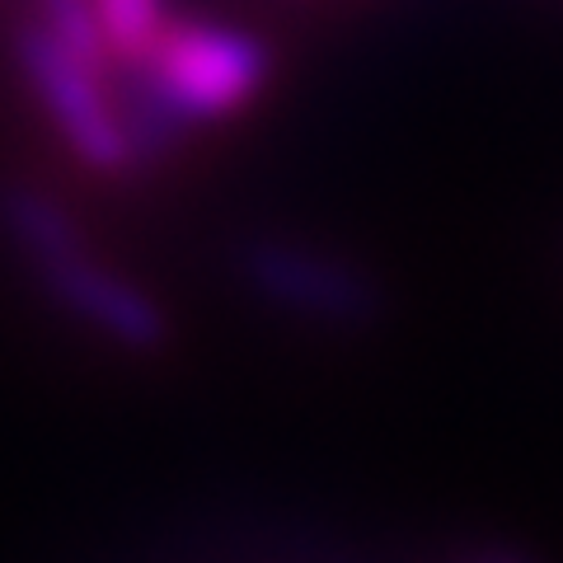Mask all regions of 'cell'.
<instances>
[{
    "label": "cell",
    "mask_w": 563,
    "mask_h": 563,
    "mask_svg": "<svg viewBox=\"0 0 563 563\" xmlns=\"http://www.w3.org/2000/svg\"><path fill=\"white\" fill-rule=\"evenodd\" d=\"M132 66L146 70V80L188 128H198V122L235 118L268 90L273 52L263 47V38L231 24L165 20L155 43L132 57Z\"/></svg>",
    "instance_id": "1"
},
{
    "label": "cell",
    "mask_w": 563,
    "mask_h": 563,
    "mask_svg": "<svg viewBox=\"0 0 563 563\" xmlns=\"http://www.w3.org/2000/svg\"><path fill=\"white\" fill-rule=\"evenodd\" d=\"M14 66L29 80L33 99L43 103L47 122L66 141V151L85 169H95V174L132 169V151H128V136H122L113 90L103 70L70 57L38 20L14 33Z\"/></svg>",
    "instance_id": "2"
},
{
    "label": "cell",
    "mask_w": 563,
    "mask_h": 563,
    "mask_svg": "<svg viewBox=\"0 0 563 563\" xmlns=\"http://www.w3.org/2000/svg\"><path fill=\"white\" fill-rule=\"evenodd\" d=\"M244 282L291 314L320 324H362L376 314V282L343 254H329L320 244L287 240V235H254L240 244Z\"/></svg>",
    "instance_id": "3"
},
{
    "label": "cell",
    "mask_w": 563,
    "mask_h": 563,
    "mask_svg": "<svg viewBox=\"0 0 563 563\" xmlns=\"http://www.w3.org/2000/svg\"><path fill=\"white\" fill-rule=\"evenodd\" d=\"M33 273H38L43 291L70 320L103 333L109 343L128 347V352H155L165 343V314L155 306V296L141 291L132 277H122L109 263H99L90 254V244L57 263H43V268H33Z\"/></svg>",
    "instance_id": "4"
},
{
    "label": "cell",
    "mask_w": 563,
    "mask_h": 563,
    "mask_svg": "<svg viewBox=\"0 0 563 563\" xmlns=\"http://www.w3.org/2000/svg\"><path fill=\"white\" fill-rule=\"evenodd\" d=\"M0 231L10 235V244L33 263V268L85 250V231H80V221L70 217V207L57 202L52 192L33 188V184L0 188Z\"/></svg>",
    "instance_id": "5"
},
{
    "label": "cell",
    "mask_w": 563,
    "mask_h": 563,
    "mask_svg": "<svg viewBox=\"0 0 563 563\" xmlns=\"http://www.w3.org/2000/svg\"><path fill=\"white\" fill-rule=\"evenodd\" d=\"M38 10H43L38 24L70 52V57H80L85 66H95L109 76L113 57H109V38H103L95 0H38Z\"/></svg>",
    "instance_id": "6"
}]
</instances>
